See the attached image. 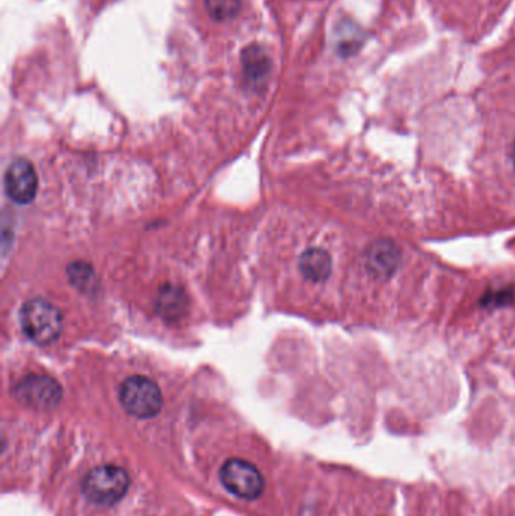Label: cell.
I'll list each match as a JSON object with an SVG mask.
<instances>
[{
  "label": "cell",
  "mask_w": 515,
  "mask_h": 516,
  "mask_svg": "<svg viewBox=\"0 0 515 516\" xmlns=\"http://www.w3.org/2000/svg\"><path fill=\"white\" fill-rule=\"evenodd\" d=\"M129 487L130 477L126 470L117 465H102L85 476L82 492L88 502L112 506L126 496Z\"/></svg>",
  "instance_id": "7a4b0ae2"
},
{
  "label": "cell",
  "mask_w": 515,
  "mask_h": 516,
  "mask_svg": "<svg viewBox=\"0 0 515 516\" xmlns=\"http://www.w3.org/2000/svg\"><path fill=\"white\" fill-rule=\"evenodd\" d=\"M189 299L186 291L179 285L160 287L156 298V311L162 319L177 322L188 313Z\"/></svg>",
  "instance_id": "ba28073f"
},
{
  "label": "cell",
  "mask_w": 515,
  "mask_h": 516,
  "mask_svg": "<svg viewBox=\"0 0 515 516\" xmlns=\"http://www.w3.org/2000/svg\"><path fill=\"white\" fill-rule=\"evenodd\" d=\"M5 189L8 197L19 204L34 201L38 191V177L32 163L25 159H17L11 163L5 174Z\"/></svg>",
  "instance_id": "8992f818"
},
{
  "label": "cell",
  "mask_w": 515,
  "mask_h": 516,
  "mask_svg": "<svg viewBox=\"0 0 515 516\" xmlns=\"http://www.w3.org/2000/svg\"><path fill=\"white\" fill-rule=\"evenodd\" d=\"M119 402L126 413L136 418H153L160 413L164 398L158 384L144 376L126 379L119 389Z\"/></svg>",
  "instance_id": "3957f363"
},
{
  "label": "cell",
  "mask_w": 515,
  "mask_h": 516,
  "mask_svg": "<svg viewBox=\"0 0 515 516\" xmlns=\"http://www.w3.org/2000/svg\"><path fill=\"white\" fill-rule=\"evenodd\" d=\"M512 156H514V162H515V143H514V152H512Z\"/></svg>",
  "instance_id": "4fadbf2b"
},
{
  "label": "cell",
  "mask_w": 515,
  "mask_h": 516,
  "mask_svg": "<svg viewBox=\"0 0 515 516\" xmlns=\"http://www.w3.org/2000/svg\"><path fill=\"white\" fill-rule=\"evenodd\" d=\"M299 269L307 280L313 283H323L331 274V258L323 250L313 248L301 256Z\"/></svg>",
  "instance_id": "9c48e42d"
},
{
  "label": "cell",
  "mask_w": 515,
  "mask_h": 516,
  "mask_svg": "<svg viewBox=\"0 0 515 516\" xmlns=\"http://www.w3.org/2000/svg\"><path fill=\"white\" fill-rule=\"evenodd\" d=\"M204 6L213 20L224 23L239 14L241 0H204Z\"/></svg>",
  "instance_id": "7c38bea8"
},
{
  "label": "cell",
  "mask_w": 515,
  "mask_h": 516,
  "mask_svg": "<svg viewBox=\"0 0 515 516\" xmlns=\"http://www.w3.org/2000/svg\"><path fill=\"white\" fill-rule=\"evenodd\" d=\"M401 263V250L388 239L373 242L366 251L367 271L377 280H387Z\"/></svg>",
  "instance_id": "52a82bcc"
},
{
  "label": "cell",
  "mask_w": 515,
  "mask_h": 516,
  "mask_svg": "<svg viewBox=\"0 0 515 516\" xmlns=\"http://www.w3.org/2000/svg\"><path fill=\"white\" fill-rule=\"evenodd\" d=\"M69 280L76 289H79L84 293L94 291L97 287V276L90 265L84 261H76L73 265L69 266Z\"/></svg>",
  "instance_id": "8fae6325"
},
{
  "label": "cell",
  "mask_w": 515,
  "mask_h": 516,
  "mask_svg": "<svg viewBox=\"0 0 515 516\" xmlns=\"http://www.w3.org/2000/svg\"><path fill=\"white\" fill-rule=\"evenodd\" d=\"M227 491L243 500H256L263 492V477L253 463L242 459H230L219 472Z\"/></svg>",
  "instance_id": "277c9868"
},
{
  "label": "cell",
  "mask_w": 515,
  "mask_h": 516,
  "mask_svg": "<svg viewBox=\"0 0 515 516\" xmlns=\"http://www.w3.org/2000/svg\"><path fill=\"white\" fill-rule=\"evenodd\" d=\"M243 65H245V73L249 79H262L268 73V56L265 54L258 45H249L243 52Z\"/></svg>",
  "instance_id": "30bf717a"
},
{
  "label": "cell",
  "mask_w": 515,
  "mask_h": 516,
  "mask_svg": "<svg viewBox=\"0 0 515 516\" xmlns=\"http://www.w3.org/2000/svg\"><path fill=\"white\" fill-rule=\"evenodd\" d=\"M21 330L34 343H53L62 331V315L55 305L45 299L28 300L20 311Z\"/></svg>",
  "instance_id": "6da1fadb"
},
{
  "label": "cell",
  "mask_w": 515,
  "mask_h": 516,
  "mask_svg": "<svg viewBox=\"0 0 515 516\" xmlns=\"http://www.w3.org/2000/svg\"><path fill=\"white\" fill-rule=\"evenodd\" d=\"M14 396L20 404L29 408L45 411L60 404L62 389L53 378L45 374H29L15 385Z\"/></svg>",
  "instance_id": "5b68a950"
}]
</instances>
